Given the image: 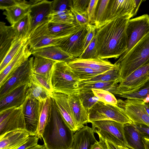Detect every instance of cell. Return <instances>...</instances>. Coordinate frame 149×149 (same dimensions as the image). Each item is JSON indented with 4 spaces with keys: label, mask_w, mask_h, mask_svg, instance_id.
Here are the masks:
<instances>
[{
    "label": "cell",
    "mask_w": 149,
    "mask_h": 149,
    "mask_svg": "<svg viewBox=\"0 0 149 149\" xmlns=\"http://www.w3.org/2000/svg\"><path fill=\"white\" fill-rule=\"evenodd\" d=\"M71 68L80 81L90 79L102 72L86 67H78ZM104 73V72H103Z\"/></svg>",
    "instance_id": "ab89813d"
},
{
    "label": "cell",
    "mask_w": 149,
    "mask_h": 149,
    "mask_svg": "<svg viewBox=\"0 0 149 149\" xmlns=\"http://www.w3.org/2000/svg\"><path fill=\"white\" fill-rule=\"evenodd\" d=\"M33 56L32 66L33 73L44 77L51 84L52 68L56 61L38 56Z\"/></svg>",
    "instance_id": "83f0119b"
},
{
    "label": "cell",
    "mask_w": 149,
    "mask_h": 149,
    "mask_svg": "<svg viewBox=\"0 0 149 149\" xmlns=\"http://www.w3.org/2000/svg\"><path fill=\"white\" fill-rule=\"evenodd\" d=\"M124 132L128 148L131 149H145L143 137L133 124H124Z\"/></svg>",
    "instance_id": "f1b7e54d"
},
{
    "label": "cell",
    "mask_w": 149,
    "mask_h": 149,
    "mask_svg": "<svg viewBox=\"0 0 149 149\" xmlns=\"http://www.w3.org/2000/svg\"><path fill=\"white\" fill-rule=\"evenodd\" d=\"M93 131L101 130L113 136L122 142L128 148L124 132V124L112 120L91 121Z\"/></svg>",
    "instance_id": "d6986e66"
},
{
    "label": "cell",
    "mask_w": 149,
    "mask_h": 149,
    "mask_svg": "<svg viewBox=\"0 0 149 149\" xmlns=\"http://www.w3.org/2000/svg\"><path fill=\"white\" fill-rule=\"evenodd\" d=\"M29 38L15 39L2 61L0 63V72L1 71L18 53L22 47L28 41Z\"/></svg>",
    "instance_id": "1f68e13d"
},
{
    "label": "cell",
    "mask_w": 149,
    "mask_h": 149,
    "mask_svg": "<svg viewBox=\"0 0 149 149\" xmlns=\"http://www.w3.org/2000/svg\"><path fill=\"white\" fill-rule=\"evenodd\" d=\"M28 86H21L0 98V112L22 105L26 98Z\"/></svg>",
    "instance_id": "2e32d148"
},
{
    "label": "cell",
    "mask_w": 149,
    "mask_h": 149,
    "mask_svg": "<svg viewBox=\"0 0 149 149\" xmlns=\"http://www.w3.org/2000/svg\"><path fill=\"white\" fill-rule=\"evenodd\" d=\"M33 56H38L55 61L68 63L75 58L63 51L58 46H53L31 51Z\"/></svg>",
    "instance_id": "cb8c5ba5"
},
{
    "label": "cell",
    "mask_w": 149,
    "mask_h": 149,
    "mask_svg": "<svg viewBox=\"0 0 149 149\" xmlns=\"http://www.w3.org/2000/svg\"><path fill=\"white\" fill-rule=\"evenodd\" d=\"M52 1L34 0L30 6L29 13L30 18L29 38L38 27L49 22V17L52 12Z\"/></svg>",
    "instance_id": "7c38bea8"
},
{
    "label": "cell",
    "mask_w": 149,
    "mask_h": 149,
    "mask_svg": "<svg viewBox=\"0 0 149 149\" xmlns=\"http://www.w3.org/2000/svg\"><path fill=\"white\" fill-rule=\"evenodd\" d=\"M31 81L44 88L51 94L53 92L51 84L40 75L33 73L31 76Z\"/></svg>",
    "instance_id": "ee69618b"
},
{
    "label": "cell",
    "mask_w": 149,
    "mask_h": 149,
    "mask_svg": "<svg viewBox=\"0 0 149 149\" xmlns=\"http://www.w3.org/2000/svg\"><path fill=\"white\" fill-rule=\"evenodd\" d=\"M142 141L144 145L145 149H149V139L143 138Z\"/></svg>",
    "instance_id": "11a10c76"
},
{
    "label": "cell",
    "mask_w": 149,
    "mask_h": 149,
    "mask_svg": "<svg viewBox=\"0 0 149 149\" xmlns=\"http://www.w3.org/2000/svg\"><path fill=\"white\" fill-rule=\"evenodd\" d=\"M49 22L72 24L75 22L74 17L70 10L63 11H52L49 17Z\"/></svg>",
    "instance_id": "d590c367"
},
{
    "label": "cell",
    "mask_w": 149,
    "mask_h": 149,
    "mask_svg": "<svg viewBox=\"0 0 149 149\" xmlns=\"http://www.w3.org/2000/svg\"><path fill=\"white\" fill-rule=\"evenodd\" d=\"M99 138L98 142L104 149H121L120 146L101 137Z\"/></svg>",
    "instance_id": "816d5d0a"
},
{
    "label": "cell",
    "mask_w": 149,
    "mask_h": 149,
    "mask_svg": "<svg viewBox=\"0 0 149 149\" xmlns=\"http://www.w3.org/2000/svg\"><path fill=\"white\" fill-rule=\"evenodd\" d=\"M94 95L100 99V101L105 104L116 106L117 100L113 94L102 89H92Z\"/></svg>",
    "instance_id": "60d3db41"
},
{
    "label": "cell",
    "mask_w": 149,
    "mask_h": 149,
    "mask_svg": "<svg viewBox=\"0 0 149 149\" xmlns=\"http://www.w3.org/2000/svg\"><path fill=\"white\" fill-rule=\"evenodd\" d=\"M39 139L37 135H30L25 142L17 149H27L36 145Z\"/></svg>",
    "instance_id": "681fc988"
},
{
    "label": "cell",
    "mask_w": 149,
    "mask_h": 149,
    "mask_svg": "<svg viewBox=\"0 0 149 149\" xmlns=\"http://www.w3.org/2000/svg\"><path fill=\"white\" fill-rule=\"evenodd\" d=\"M71 0H55L52 1V11H63L70 10Z\"/></svg>",
    "instance_id": "f6af8a7d"
},
{
    "label": "cell",
    "mask_w": 149,
    "mask_h": 149,
    "mask_svg": "<svg viewBox=\"0 0 149 149\" xmlns=\"http://www.w3.org/2000/svg\"><path fill=\"white\" fill-rule=\"evenodd\" d=\"M75 22L72 24H65L49 22L48 34L55 37L69 38L82 27Z\"/></svg>",
    "instance_id": "d4e9b609"
},
{
    "label": "cell",
    "mask_w": 149,
    "mask_h": 149,
    "mask_svg": "<svg viewBox=\"0 0 149 149\" xmlns=\"http://www.w3.org/2000/svg\"><path fill=\"white\" fill-rule=\"evenodd\" d=\"M143 101L134 99L117 100L116 105L121 108L134 125L142 124L149 127V115Z\"/></svg>",
    "instance_id": "30bf717a"
},
{
    "label": "cell",
    "mask_w": 149,
    "mask_h": 149,
    "mask_svg": "<svg viewBox=\"0 0 149 149\" xmlns=\"http://www.w3.org/2000/svg\"><path fill=\"white\" fill-rule=\"evenodd\" d=\"M87 33L86 26L83 27L58 46L71 56L78 58L84 51V47Z\"/></svg>",
    "instance_id": "5bb4252c"
},
{
    "label": "cell",
    "mask_w": 149,
    "mask_h": 149,
    "mask_svg": "<svg viewBox=\"0 0 149 149\" xmlns=\"http://www.w3.org/2000/svg\"><path fill=\"white\" fill-rule=\"evenodd\" d=\"M144 105L146 111L149 115V103H144Z\"/></svg>",
    "instance_id": "680465c9"
},
{
    "label": "cell",
    "mask_w": 149,
    "mask_h": 149,
    "mask_svg": "<svg viewBox=\"0 0 149 149\" xmlns=\"http://www.w3.org/2000/svg\"><path fill=\"white\" fill-rule=\"evenodd\" d=\"M90 0H72L70 6L77 10L85 11Z\"/></svg>",
    "instance_id": "c3c4849f"
},
{
    "label": "cell",
    "mask_w": 149,
    "mask_h": 149,
    "mask_svg": "<svg viewBox=\"0 0 149 149\" xmlns=\"http://www.w3.org/2000/svg\"><path fill=\"white\" fill-rule=\"evenodd\" d=\"M110 0H99L95 14L94 25L97 29L105 24L108 7Z\"/></svg>",
    "instance_id": "8d00e7d4"
},
{
    "label": "cell",
    "mask_w": 149,
    "mask_h": 149,
    "mask_svg": "<svg viewBox=\"0 0 149 149\" xmlns=\"http://www.w3.org/2000/svg\"><path fill=\"white\" fill-rule=\"evenodd\" d=\"M29 47L27 41L5 68L0 72V86L29 58L32 52Z\"/></svg>",
    "instance_id": "9a60e30c"
},
{
    "label": "cell",
    "mask_w": 149,
    "mask_h": 149,
    "mask_svg": "<svg viewBox=\"0 0 149 149\" xmlns=\"http://www.w3.org/2000/svg\"><path fill=\"white\" fill-rule=\"evenodd\" d=\"M144 1V0H134V6L132 14V17L136 15L141 4L143 1Z\"/></svg>",
    "instance_id": "db71d44e"
},
{
    "label": "cell",
    "mask_w": 149,
    "mask_h": 149,
    "mask_svg": "<svg viewBox=\"0 0 149 149\" xmlns=\"http://www.w3.org/2000/svg\"><path fill=\"white\" fill-rule=\"evenodd\" d=\"M30 135L25 130L8 132L0 137V149H17L25 142Z\"/></svg>",
    "instance_id": "44dd1931"
},
{
    "label": "cell",
    "mask_w": 149,
    "mask_h": 149,
    "mask_svg": "<svg viewBox=\"0 0 149 149\" xmlns=\"http://www.w3.org/2000/svg\"><path fill=\"white\" fill-rule=\"evenodd\" d=\"M87 33L85 38L84 51L86 48L96 34L97 29L94 24H89L86 26Z\"/></svg>",
    "instance_id": "7dc6e473"
},
{
    "label": "cell",
    "mask_w": 149,
    "mask_h": 149,
    "mask_svg": "<svg viewBox=\"0 0 149 149\" xmlns=\"http://www.w3.org/2000/svg\"><path fill=\"white\" fill-rule=\"evenodd\" d=\"M115 64H116V65L113 68L90 79L82 80L80 82L82 83H88L97 81L109 82L117 81L120 83L121 80L120 74V65Z\"/></svg>",
    "instance_id": "f546056e"
},
{
    "label": "cell",
    "mask_w": 149,
    "mask_h": 149,
    "mask_svg": "<svg viewBox=\"0 0 149 149\" xmlns=\"http://www.w3.org/2000/svg\"><path fill=\"white\" fill-rule=\"evenodd\" d=\"M0 61L1 63L15 39L14 31L12 26H7L4 22H0Z\"/></svg>",
    "instance_id": "484cf974"
},
{
    "label": "cell",
    "mask_w": 149,
    "mask_h": 149,
    "mask_svg": "<svg viewBox=\"0 0 149 149\" xmlns=\"http://www.w3.org/2000/svg\"><path fill=\"white\" fill-rule=\"evenodd\" d=\"M149 33V15L146 14L130 19L128 22L126 34L127 49L119 58H121L145 36Z\"/></svg>",
    "instance_id": "8992f818"
},
{
    "label": "cell",
    "mask_w": 149,
    "mask_h": 149,
    "mask_svg": "<svg viewBox=\"0 0 149 149\" xmlns=\"http://www.w3.org/2000/svg\"><path fill=\"white\" fill-rule=\"evenodd\" d=\"M12 26L14 31L15 39L29 38L30 27V18L29 13Z\"/></svg>",
    "instance_id": "d6a6232c"
},
{
    "label": "cell",
    "mask_w": 149,
    "mask_h": 149,
    "mask_svg": "<svg viewBox=\"0 0 149 149\" xmlns=\"http://www.w3.org/2000/svg\"><path fill=\"white\" fill-rule=\"evenodd\" d=\"M51 98V111L42 135L45 149H72L74 133L66 124Z\"/></svg>",
    "instance_id": "7a4b0ae2"
},
{
    "label": "cell",
    "mask_w": 149,
    "mask_h": 149,
    "mask_svg": "<svg viewBox=\"0 0 149 149\" xmlns=\"http://www.w3.org/2000/svg\"><path fill=\"white\" fill-rule=\"evenodd\" d=\"M52 94L44 88L31 81L28 84L26 97L33 98L43 102L51 97Z\"/></svg>",
    "instance_id": "4dcf8cb0"
},
{
    "label": "cell",
    "mask_w": 149,
    "mask_h": 149,
    "mask_svg": "<svg viewBox=\"0 0 149 149\" xmlns=\"http://www.w3.org/2000/svg\"><path fill=\"white\" fill-rule=\"evenodd\" d=\"M84 108L88 111L98 102L99 98L94 95L92 90L80 91L77 94Z\"/></svg>",
    "instance_id": "f35d334b"
},
{
    "label": "cell",
    "mask_w": 149,
    "mask_h": 149,
    "mask_svg": "<svg viewBox=\"0 0 149 149\" xmlns=\"http://www.w3.org/2000/svg\"><path fill=\"white\" fill-rule=\"evenodd\" d=\"M89 123L102 120H112L123 123L133 124L124 111L117 105L99 101L88 111Z\"/></svg>",
    "instance_id": "5b68a950"
},
{
    "label": "cell",
    "mask_w": 149,
    "mask_h": 149,
    "mask_svg": "<svg viewBox=\"0 0 149 149\" xmlns=\"http://www.w3.org/2000/svg\"><path fill=\"white\" fill-rule=\"evenodd\" d=\"M92 128L86 125L77 131L74 134L72 149H91L97 141Z\"/></svg>",
    "instance_id": "603a6c76"
},
{
    "label": "cell",
    "mask_w": 149,
    "mask_h": 149,
    "mask_svg": "<svg viewBox=\"0 0 149 149\" xmlns=\"http://www.w3.org/2000/svg\"><path fill=\"white\" fill-rule=\"evenodd\" d=\"M121 149H130L127 147H123L122 146H120Z\"/></svg>",
    "instance_id": "91938a15"
},
{
    "label": "cell",
    "mask_w": 149,
    "mask_h": 149,
    "mask_svg": "<svg viewBox=\"0 0 149 149\" xmlns=\"http://www.w3.org/2000/svg\"><path fill=\"white\" fill-rule=\"evenodd\" d=\"M91 149H104L101 146L99 142L95 143L92 147Z\"/></svg>",
    "instance_id": "9f6ffc18"
},
{
    "label": "cell",
    "mask_w": 149,
    "mask_h": 149,
    "mask_svg": "<svg viewBox=\"0 0 149 149\" xmlns=\"http://www.w3.org/2000/svg\"><path fill=\"white\" fill-rule=\"evenodd\" d=\"M51 97L54 100L58 111L66 124L74 132L78 131L72 116L68 95L61 93L53 92Z\"/></svg>",
    "instance_id": "e0dca14e"
},
{
    "label": "cell",
    "mask_w": 149,
    "mask_h": 149,
    "mask_svg": "<svg viewBox=\"0 0 149 149\" xmlns=\"http://www.w3.org/2000/svg\"><path fill=\"white\" fill-rule=\"evenodd\" d=\"M119 82L117 81L88 83H82L79 82L78 88L79 91L91 90L94 89H102L109 91L111 88L116 85Z\"/></svg>",
    "instance_id": "74e56055"
},
{
    "label": "cell",
    "mask_w": 149,
    "mask_h": 149,
    "mask_svg": "<svg viewBox=\"0 0 149 149\" xmlns=\"http://www.w3.org/2000/svg\"><path fill=\"white\" fill-rule=\"evenodd\" d=\"M30 3V1L20 0L19 4L5 10L3 14L11 26L14 25L29 13Z\"/></svg>",
    "instance_id": "4316f807"
},
{
    "label": "cell",
    "mask_w": 149,
    "mask_h": 149,
    "mask_svg": "<svg viewBox=\"0 0 149 149\" xmlns=\"http://www.w3.org/2000/svg\"><path fill=\"white\" fill-rule=\"evenodd\" d=\"M51 97L48 98L45 101L42 102V109L36 135L40 139L42 138L44 129L49 117L51 109Z\"/></svg>",
    "instance_id": "e575fe53"
},
{
    "label": "cell",
    "mask_w": 149,
    "mask_h": 149,
    "mask_svg": "<svg viewBox=\"0 0 149 149\" xmlns=\"http://www.w3.org/2000/svg\"><path fill=\"white\" fill-rule=\"evenodd\" d=\"M134 125L140 133L143 138L149 139V127L142 124Z\"/></svg>",
    "instance_id": "f5cc1de1"
},
{
    "label": "cell",
    "mask_w": 149,
    "mask_h": 149,
    "mask_svg": "<svg viewBox=\"0 0 149 149\" xmlns=\"http://www.w3.org/2000/svg\"><path fill=\"white\" fill-rule=\"evenodd\" d=\"M42 102L32 98L26 97L23 104L25 130L30 135H36Z\"/></svg>",
    "instance_id": "4fadbf2b"
},
{
    "label": "cell",
    "mask_w": 149,
    "mask_h": 149,
    "mask_svg": "<svg viewBox=\"0 0 149 149\" xmlns=\"http://www.w3.org/2000/svg\"><path fill=\"white\" fill-rule=\"evenodd\" d=\"M117 96L126 99L141 100L144 103H149V79L135 91L130 93H122Z\"/></svg>",
    "instance_id": "836d02e7"
},
{
    "label": "cell",
    "mask_w": 149,
    "mask_h": 149,
    "mask_svg": "<svg viewBox=\"0 0 149 149\" xmlns=\"http://www.w3.org/2000/svg\"><path fill=\"white\" fill-rule=\"evenodd\" d=\"M49 22L39 26L29 36L28 42L31 51L53 46H59L70 38L55 37L49 35L48 32Z\"/></svg>",
    "instance_id": "8fae6325"
},
{
    "label": "cell",
    "mask_w": 149,
    "mask_h": 149,
    "mask_svg": "<svg viewBox=\"0 0 149 149\" xmlns=\"http://www.w3.org/2000/svg\"><path fill=\"white\" fill-rule=\"evenodd\" d=\"M70 8L74 17L75 22L78 25L85 27L90 24L86 11L77 10L71 6H70Z\"/></svg>",
    "instance_id": "7bdbcfd3"
},
{
    "label": "cell",
    "mask_w": 149,
    "mask_h": 149,
    "mask_svg": "<svg viewBox=\"0 0 149 149\" xmlns=\"http://www.w3.org/2000/svg\"><path fill=\"white\" fill-rule=\"evenodd\" d=\"M99 0H90L86 11L90 24H94L95 16Z\"/></svg>",
    "instance_id": "bcb514c9"
},
{
    "label": "cell",
    "mask_w": 149,
    "mask_h": 149,
    "mask_svg": "<svg viewBox=\"0 0 149 149\" xmlns=\"http://www.w3.org/2000/svg\"><path fill=\"white\" fill-rule=\"evenodd\" d=\"M115 63L120 65L121 81L140 67L149 65V33Z\"/></svg>",
    "instance_id": "3957f363"
},
{
    "label": "cell",
    "mask_w": 149,
    "mask_h": 149,
    "mask_svg": "<svg viewBox=\"0 0 149 149\" xmlns=\"http://www.w3.org/2000/svg\"><path fill=\"white\" fill-rule=\"evenodd\" d=\"M33 58H29L0 86V98L15 89L31 82Z\"/></svg>",
    "instance_id": "52a82bcc"
},
{
    "label": "cell",
    "mask_w": 149,
    "mask_h": 149,
    "mask_svg": "<svg viewBox=\"0 0 149 149\" xmlns=\"http://www.w3.org/2000/svg\"><path fill=\"white\" fill-rule=\"evenodd\" d=\"M82 59H90L98 58L95 35L83 53L78 58Z\"/></svg>",
    "instance_id": "b9f144b4"
},
{
    "label": "cell",
    "mask_w": 149,
    "mask_h": 149,
    "mask_svg": "<svg viewBox=\"0 0 149 149\" xmlns=\"http://www.w3.org/2000/svg\"><path fill=\"white\" fill-rule=\"evenodd\" d=\"M17 130H26L23 105L0 112V137Z\"/></svg>",
    "instance_id": "9c48e42d"
},
{
    "label": "cell",
    "mask_w": 149,
    "mask_h": 149,
    "mask_svg": "<svg viewBox=\"0 0 149 149\" xmlns=\"http://www.w3.org/2000/svg\"><path fill=\"white\" fill-rule=\"evenodd\" d=\"M134 6V0H110L105 24L118 17L126 15H132Z\"/></svg>",
    "instance_id": "ffe728a7"
},
{
    "label": "cell",
    "mask_w": 149,
    "mask_h": 149,
    "mask_svg": "<svg viewBox=\"0 0 149 149\" xmlns=\"http://www.w3.org/2000/svg\"><path fill=\"white\" fill-rule=\"evenodd\" d=\"M72 116L78 130L89 123L88 111L84 107L78 94L68 95Z\"/></svg>",
    "instance_id": "ac0fdd59"
},
{
    "label": "cell",
    "mask_w": 149,
    "mask_h": 149,
    "mask_svg": "<svg viewBox=\"0 0 149 149\" xmlns=\"http://www.w3.org/2000/svg\"><path fill=\"white\" fill-rule=\"evenodd\" d=\"M149 79V64L138 69L119 84L111 88L109 92L117 95L122 93L134 92Z\"/></svg>",
    "instance_id": "ba28073f"
},
{
    "label": "cell",
    "mask_w": 149,
    "mask_h": 149,
    "mask_svg": "<svg viewBox=\"0 0 149 149\" xmlns=\"http://www.w3.org/2000/svg\"><path fill=\"white\" fill-rule=\"evenodd\" d=\"M79 80L72 72L67 63L56 61L52 71L51 84L53 92L70 95L77 94Z\"/></svg>",
    "instance_id": "277c9868"
},
{
    "label": "cell",
    "mask_w": 149,
    "mask_h": 149,
    "mask_svg": "<svg viewBox=\"0 0 149 149\" xmlns=\"http://www.w3.org/2000/svg\"><path fill=\"white\" fill-rule=\"evenodd\" d=\"M132 16L117 17L97 29L95 36L98 58L103 59L119 58L126 51V29Z\"/></svg>",
    "instance_id": "6da1fadb"
},
{
    "label": "cell",
    "mask_w": 149,
    "mask_h": 149,
    "mask_svg": "<svg viewBox=\"0 0 149 149\" xmlns=\"http://www.w3.org/2000/svg\"><path fill=\"white\" fill-rule=\"evenodd\" d=\"M67 63L71 68L86 67L102 73L113 68L116 65L115 63L113 64L109 61L99 58L82 59L75 58Z\"/></svg>",
    "instance_id": "7402d4cb"
},
{
    "label": "cell",
    "mask_w": 149,
    "mask_h": 149,
    "mask_svg": "<svg viewBox=\"0 0 149 149\" xmlns=\"http://www.w3.org/2000/svg\"><path fill=\"white\" fill-rule=\"evenodd\" d=\"M27 149H45V148L44 145H40L37 144Z\"/></svg>",
    "instance_id": "6f0895ef"
},
{
    "label": "cell",
    "mask_w": 149,
    "mask_h": 149,
    "mask_svg": "<svg viewBox=\"0 0 149 149\" xmlns=\"http://www.w3.org/2000/svg\"><path fill=\"white\" fill-rule=\"evenodd\" d=\"M20 0H1L0 9L5 10L6 9L19 4Z\"/></svg>",
    "instance_id": "f907efd6"
}]
</instances>
